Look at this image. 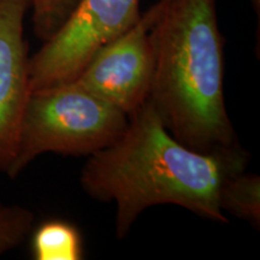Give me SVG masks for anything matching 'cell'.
<instances>
[{
  "mask_svg": "<svg viewBox=\"0 0 260 260\" xmlns=\"http://www.w3.org/2000/svg\"><path fill=\"white\" fill-rule=\"evenodd\" d=\"M128 117L123 134L89 155L80 175L90 199L116 203V236L124 239L140 214L157 205L229 222L218 204L219 188L246 170L248 152L240 144L213 152L187 147L168 132L149 100Z\"/></svg>",
  "mask_w": 260,
  "mask_h": 260,
  "instance_id": "cell-1",
  "label": "cell"
},
{
  "mask_svg": "<svg viewBox=\"0 0 260 260\" xmlns=\"http://www.w3.org/2000/svg\"><path fill=\"white\" fill-rule=\"evenodd\" d=\"M148 40V100L177 141L199 152L240 144L224 98L223 39L216 0H159Z\"/></svg>",
  "mask_w": 260,
  "mask_h": 260,
  "instance_id": "cell-2",
  "label": "cell"
},
{
  "mask_svg": "<svg viewBox=\"0 0 260 260\" xmlns=\"http://www.w3.org/2000/svg\"><path fill=\"white\" fill-rule=\"evenodd\" d=\"M128 118L75 80L31 92L22 117L17 153L6 175L14 180L45 153L93 155L123 134Z\"/></svg>",
  "mask_w": 260,
  "mask_h": 260,
  "instance_id": "cell-3",
  "label": "cell"
},
{
  "mask_svg": "<svg viewBox=\"0 0 260 260\" xmlns=\"http://www.w3.org/2000/svg\"><path fill=\"white\" fill-rule=\"evenodd\" d=\"M141 15L140 0H80L63 27L29 58L30 93L74 81L100 47Z\"/></svg>",
  "mask_w": 260,
  "mask_h": 260,
  "instance_id": "cell-4",
  "label": "cell"
},
{
  "mask_svg": "<svg viewBox=\"0 0 260 260\" xmlns=\"http://www.w3.org/2000/svg\"><path fill=\"white\" fill-rule=\"evenodd\" d=\"M152 16L151 8L133 27L100 47L75 79L128 116L147 102L151 92L153 58L148 29Z\"/></svg>",
  "mask_w": 260,
  "mask_h": 260,
  "instance_id": "cell-5",
  "label": "cell"
},
{
  "mask_svg": "<svg viewBox=\"0 0 260 260\" xmlns=\"http://www.w3.org/2000/svg\"><path fill=\"white\" fill-rule=\"evenodd\" d=\"M30 0H0V171L17 153L22 117L30 95L24 17Z\"/></svg>",
  "mask_w": 260,
  "mask_h": 260,
  "instance_id": "cell-6",
  "label": "cell"
},
{
  "mask_svg": "<svg viewBox=\"0 0 260 260\" xmlns=\"http://www.w3.org/2000/svg\"><path fill=\"white\" fill-rule=\"evenodd\" d=\"M31 254L35 260H81L82 236L79 229L67 220H47L32 233Z\"/></svg>",
  "mask_w": 260,
  "mask_h": 260,
  "instance_id": "cell-7",
  "label": "cell"
},
{
  "mask_svg": "<svg viewBox=\"0 0 260 260\" xmlns=\"http://www.w3.org/2000/svg\"><path fill=\"white\" fill-rule=\"evenodd\" d=\"M218 204L224 213L260 226V177L246 170L230 175L220 184Z\"/></svg>",
  "mask_w": 260,
  "mask_h": 260,
  "instance_id": "cell-8",
  "label": "cell"
},
{
  "mask_svg": "<svg viewBox=\"0 0 260 260\" xmlns=\"http://www.w3.org/2000/svg\"><path fill=\"white\" fill-rule=\"evenodd\" d=\"M80 0H30L32 27L38 39L47 41L65 24Z\"/></svg>",
  "mask_w": 260,
  "mask_h": 260,
  "instance_id": "cell-9",
  "label": "cell"
},
{
  "mask_svg": "<svg viewBox=\"0 0 260 260\" xmlns=\"http://www.w3.org/2000/svg\"><path fill=\"white\" fill-rule=\"evenodd\" d=\"M35 216L18 205L0 203V255L16 248L31 233Z\"/></svg>",
  "mask_w": 260,
  "mask_h": 260,
  "instance_id": "cell-10",
  "label": "cell"
},
{
  "mask_svg": "<svg viewBox=\"0 0 260 260\" xmlns=\"http://www.w3.org/2000/svg\"><path fill=\"white\" fill-rule=\"evenodd\" d=\"M253 2V4H254V6L256 8V12H258L259 14V3H260V0H252Z\"/></svg>",
  "mask_w": 260,
  "mask_h": 260,
  "instance_id": "cell-11",
  "label": "cell"
}]
</instances>
